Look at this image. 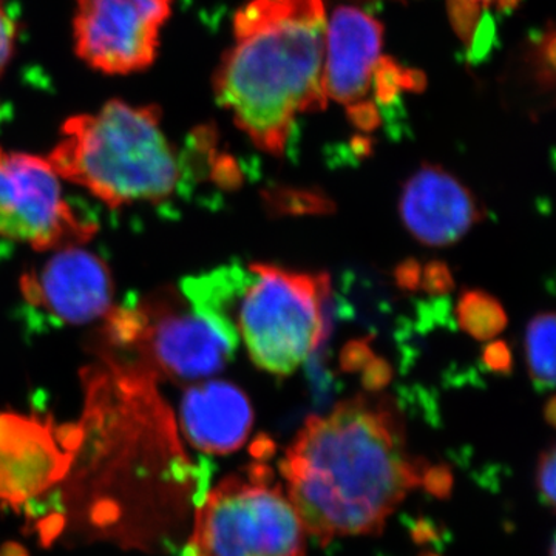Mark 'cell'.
<instances>
[{
  "mask_svg": "<svg viewBox=\"0 0 556 556\" xmlns=\"http://www.w3.org/2000/svg\"><path fill=\"white\" fill-rule=\"evenodd\" d=\"M280 470L306 533L321 544L378 533L413 490L450 484L447 471L409 455L393 404L364 396L311 416Z\"/></svg>",
  "mask_w": 556,
  "mask_h": 556,
  "instance_id": "cell-1",
  "label": "cell"
},
{
  "mask_svg": "<svg viewBox=\"0 0 556 556\" xmlns=\"http://www.w3.org/2000/svg\"><path fill=\"white\" fill-rule=\"evenodd\" d=\"M325 54V0H252L237 11L215 97L260 150L281 156L298 115L327 109Z\"/></svg>",
  "mask_w": 556,
  "mask_h": 556,
  "instance_id": "cell-2",
  "label": "cell"
},
{
  "mask_svg": "<svg viewBox=\"0 0 556 556\" xmlns=\"http://www.w3.org/2000/svg\"><path fill=\"white\" fill-rule=\"evenodd\" d=\"M47 161L58 177L89 190L110 207L169 200L181 172L155 105L109 101L72 116Z\"/></svg>",
  "mask_w": 556,
  "mask_h": 556,
  "instance_id": "cell-3",
  "label": "cell"
},
{
  "mask_svg": "<svg viewBox=\"0 0 556 556\" xmlns=\"http://www.w3.org/2000/svg\"><path fill=\"white\" fill-rule=\"evenodd\" d=\"M331 278L251 263L232 324L249 357L270 375H292L331 328Z\"/></svg>",
  "mask_w": 556,
  "mask_h": 556,
  "instance_id": "cell-4",
  "label": "cell"
},
{
  "mask_svg": "<svg viewBox=\"0 0 556 556\" xmlns=\"http://www.w3.org/2000/svg\"><path fill=\"white\" fill-rule=\"evenodd\" d=\"M109 364L152 380L190 382L215 375L236 343L197 313L185 295L161 291L108 314Z\"/></svg>",
  "mask_w": 556,
  "mask_h": 556,
  "instance_id": "cell-5",
  "label": "cell"
},
{
  "mask_svg": "<svg viewBox=\"0 0 556 556\" xmlns=\"http://www.w3.org/2000/svg\"><path fill=\"white\" fill-rule=\"evenodd\" d=\"M306 538L283 486L257 464L207 493L182 556H305Z\"/></svg>",
  "mask_w": 556,
  "mask_h": 556,
  "instance_id": "cell-6",
  "label": "cell"
},
{
  "mask_svg": "<svg viewBox=\"0 0 556 556\" xmlns=\"http://www.w3.org/2000/svg\"><path fill=\"white\" fill-rule=\"evenodd\" d=\"M383 25L356 0L340 2L327 11L325 80L328 98L346 109L358 129L375 130L380 116L376 100L388 102L401 90L419 86V75L388 61Z\"/></svg>",
  "mask_w": 556,
  "mask_h": 556,
  "instance_id": "cell-7",
  "label": "cell"
},
{
  "mask_svg": "<svg viewBox=\"0 0 556 556\" xmlns=\"http://www.w3.org/2000/svg\"><path fill=\"white\" fill-rule=\"evenodd\" d=\"M97 230L65 199L47 159L0 146V240L49 251L79 247Z\"/></svg>",
  "mask_w": 556,
  "mask_h": 556,
  "instance_id": "cell-8",
  "label": "cell"
},
{
  "mask_svg": "<svg viewBox=\"0 0 556 556\" xmlns=\"http://www.w3.org/2000/svg\"><path fill=\"white\" fill-rule=\"evenodd\" d=\"M172 0H78L76 54L104 75L148 70L159 56Z\"/></svg>",
  "mask_w": 556,
  "mask_h": 556,
  "instance_id": "cell-9",
  "label": "cell"
},
{
  "mask_svg": "<svg viewBox=\"0 0 556 556\" xmlns=\"http://www.w3.org/2000/svg\"><path fill=\"white\" fill-rule=\"evenodd\" d=\"M78 427L65 431L35 416L0 415V501L22 507L67 477L78 450Z\"/></svg>",
  "mask_w": 556,
  "mask_h": 556,
  "instance_id": "cell-10",
  "label": "cell"
},
{
  "mask_svg": "<svg viewBox=\"0 0 556 556\" xmlns=\"http://www.w3.org/2000/svg\"><path fill=\"white\" fill-rule=\"evenodd\" d=\"M21 289L27 305L51 324H86L112 309L108 265L79 247L60 249L39 269L25 274Z\"/></svg>",
  "mask_w": 556,
  "mask_h": 556,
  "instance_id": "cell-11",
  "label": "cell"
},
{
  "mask_svg": "<svg viewBox=\"0 0 556 556\" xmlns=\"http://www.w3.org/2000/svg\"><path fill=\"white\" fill-rule=\"evenodd\" d=\"M399 215L427 247H448L485 217L484 207L463 182L442 167L424 164L402 189Z\"/></svg>",
  "mask_w": 556,
  "mask_h": 556,
  "instance_id": "cell-12",
  "label": "cell"
},
{
  "mask_svg": "<svg viewBox=\"0 0 556 556\" xmlns=\"http://www.w3.org/2000/svg\"><path fill=\"white\" fill-rule=\"evenodd\" d=\"M254 424L247 394L228 382L190 387L181 404V426L193 447L229 455L243 447Z\"/></svg>",
  "mask_w": 556,
  "mask_h": 556,
  "instance_id": "cell-13",
  "label": "cell"
},
{
  "mask_svg": "<svg viewBox=\"0 0 556 556\" xmlns=\"http://www.w3.org/2000/svg\"><path fill=\"white\" fill-rule=\"evenodd\" d=\"M526 356L530 378L538 391H548L555 383V314L541 313L526 332Z\"/></svg>",
  "mask_w": 556,
  "mask_h": 556,
  "instance_id": "cell-14",
  "label": "cell"
},
{
  "mask_svg": "<svg viewBox=\"0 0 556 556\" xmlns=\"http://www.w3.org/2000/svg\"><path fill=\"white\" fill-rule=\"evenodd\" d=\"M456 317L460 329L481 342L495 339L507 325V314L503 305L485 291L478 289L460 294Z\"/></svg>",
  "mask_w": 556,
  "mask_h": 556,
  "instance_id": "cell-15",
  "label": "cell"
},
{
  "mask_svg": "<svg viewBox=\"0 0 556 556\" xmlns=\"http://www.w3.org/2000/svg\"><path fill=\"white\" fill-rule=\"evenodd\" d=\"M266 206L273 215L328 214L334 203L320 190L295 188H270L263 193Z\"/></svg>",
  "mask_w": 556,
  "mask_h": 556,
  "instance_id": "cell-16",
  "label": "cell"
},
{
  "mask_svg": "<svg viewBox=\"0 0 556 556\" xmlns=\"http://www.w3.org/2000/svg\"><path fill=\"white\" fill-rule=\"evenodd\" d=\"M517 0H448L450 20L464 42H475L481 25L482 13L490 9H510Z\"/></svg>",
  "mask_w": 556,
  "mask_h": 556,
  "instance_id": "cell-17",
  "label": "cell"
},
{
  "mask_svg": "<svg viewBox=\"0 0 556 556\" xmlns=\"http://www.w3.org/2000/svg\"><path fill=\"white\" fill-rule=\"evenodd\" d=\"M453 285H455V281H453L452 273H450L445 263L434 260V262L428 263L426 268H422L420 288L426 289L428 294L442 298V295L452 291Z\"/></svg>",
  "mask_w": 556,
  "mask_h": 556,
  "instance_id": "cell-18",
  "label": "cell"
},
{
  "mask_svg": "<svg viewBox=\"0 0 556 556\" xmlns=\"http://www.w3.org/2000/svg\"><path fill=\"white\" fill-rule=\"evenodd\" d=\"M372 357H375V353L369 346V339L353 340L343 348L342 354H340V365H342L343 371H362Z\"/></svg>",
  "mask_w": 556,
  "mask_h": 556,
  "instance_id": "cell-19",
  "label": "cell"
},
{
  "mask_svg": "<svg viewBox=\"0 0 556 556\" xmlns=\"http://www.w3.org/2000/svg\"><path fill=\"white\" fill-rule=\"evenodd\" d=\"M555 473L556 455L555 448L551 447L541 457L536 475L538 489L551 507L555 504Z\"/></svg>",
  "mask_w": 556,
  "mask_h": 556,
  "instance_id": "cell-20",
  "label": "cell"
},
{
  "mask_svg": "<svg viewBox=\"0 0 556 556\" xmlns=\"http://www.w3.org/2000/svg\"><path fill=\"white\" fill-rule=\"evenodd\" d=\"M482 364L490 371L508 375L514 369V356H511L510 348L503 340L490 343L482 351Z\"/></svg>",
  "mask_w": 556,
  "mask_h": 556,
  "instance_id": "cell-21",
  "label": "cell"
},
{
  "mask_svg": "<svg viewBox=\"0 0 556 556\" xmlns=\"http://www.w3.org/2000/svg\"><path fill=\"white\" fill-rule=\"evenodd\" d=\"M16 35V24H14L13 17L0 3V76L9 67L11 58H13Z\"/></svg>",
  "mask_w": 556,
  "mask_h": 556,
  "instance_id": "cell-22",
  "label": "cell"
},
{
  "mask_svg": "<svg viewBox=\"0 0 556 556\" xmlns=\"http://www.w3.org/2000/svg\"><path fill=\"white\" fill-rule=\"evenodd\" d=\"M393 369L383 358L372 357L371 362L362 369V383L368 391H380L390 383Z\"/></svg>",
  "mask_w": 556,
  "mask_h": 556,
  "instance_id": "cell-23",
  "label": "cell"
},
{
  "mask_svg": "<svg viewBox=\"0 0 556 556\" xmlns=\"http://www.w3.org/2000/svg\"><path fill=\"white\" fill-rule=\"evenodd\" d=\"M420 278H422V266L416 260H405L396 268V283L404 291H416V289H419Z\"/></svg>",
  "mask_w": 556,
  "mask_h": 556,
  "instance_id": "cell-24",
  "label": "cell"
},
{
  "mask_svg": "<svg viewBox=\"0 0 556 556\" xmlns=\"http://www.w3.org/2000/svg\"><path fill=\"white\" fill-rule=\"evenodd\" d=\"M555 397H551L548 399V404H547V408H546V417H547V422L548 424H552V426H554L555 424Z\"/></svg>",
  "mask_w": 556,
  "mask_h": 556,
  "instance_id": "cell-25",
  "label": "cell"
}]
</instances>
